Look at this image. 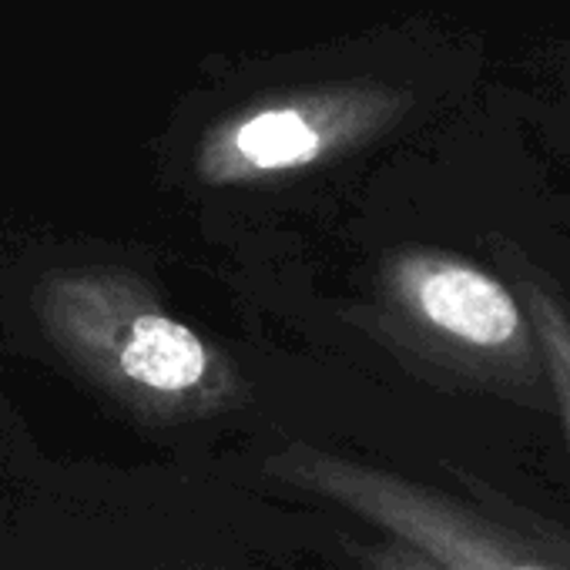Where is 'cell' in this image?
<instances>
[{"instance_id":"cell-1","label":"cell","mask_w":570,"mask_h":570,"mask_svg":"<svg viewBox=\"0 0 570 570\" xmlns=\"http://www.w3.org/2000/svg\"><path fill=\"white\" fill-rule=\"evenodd\" d=\"M31 313L65 363L145 423L208 420L252 396L228 353L128 268H55L38 278Z\"/></svg>"},{"instance_id":"cell-2","label":"cell","mask_w":570,"mask_h":570,"mask_svg":"<svg viewBox=\"0 0 570 570\" xmlns=\"http://www.w3.org/2000/svg\"><path fill=\"white\" fill-rule=\"evenodd\" d=\"M376 333L413 363L463 386L553 406L537 330L503 278L440 252L400 248L376 275Z\"/></svg>"},{"instance_id":"cell-3","label":"cell","mask_w":570,"mask_h":570,"mask_svg":"<svg viewBox=\"0 0 570 570\" xmlns=\"http://www.w3.org/2000/svg\"><path fill=\"white\" fill-rule=\"evenodd\" d=\"M265 470L423 550L446 570H570L563 543L533 540L426 483L313 443H285L265 460Z\"/></svg>"},{"instance_id":"cell-4","label":"cell","mask_w":570,"mask_h":570,"mask_svg":"<svg viewBox=\"0 0 570 570\" xmlns=\"http://www.w3.org/2000/svg\"><path fill=\"white\" fill-rule=\"evenodd\" d=\"M343 131L336 118L316 121L299 108H268L212 138L202 151V175L205 181L225 185L293 171L323 158Z\"/></svg>"},{"instance_id":"cell-5","label":"cell","mask_w":570,"mask_h":570,"mask_svg":"<svg viewBox=\"0 0 570 570\" xmlns=\"http://www.w3.org/2000/svg\"><path fill=\"white\" fill-rule=\"evenodd\" d=\"M500 265L510 272L513 293L523 303V309L537 330L540 356H543L550 390H553V406L570 436V306L560 296L557 285L543 275V268H537L520 252L500 248Z\"/></svg>"},{"instance_id":"cell-6","label":"cell","mask_w":570,"mask_h":570,"mask_svg":"<svg viewBox=\"0 0 570 570\" xmlns=\"http://www.w3.org/2000/svg\"><path fill=\"white\" fill-rule=\"evenodd\" d=\"M363 570H446L440 567L433 557H426L423 550L403 543V540H393L383 543V547H373L363 560Z\"/></svg>"}]
</instances>
